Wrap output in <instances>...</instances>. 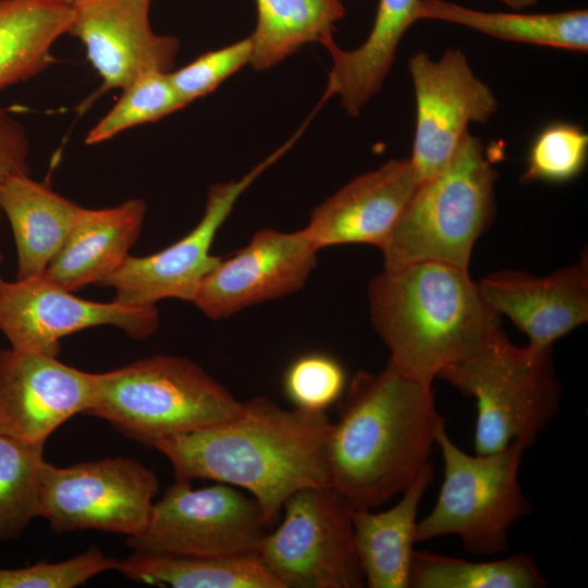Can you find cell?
Here are the masks:
<instances>
[{
  "mask_svg": "<svg viewBox=\"0 0 588 588\" xmlns=\"http://www.w3.org/2000/svg\"><path fill=\"white\" fill-rule=\"evenodd\" d=\"M326 412L284 408L268 396L243 402L241 412L216 426L160 440L175 480L208 479L249 493L275 523L284 502L308 487L330 486Z\"/></svg>",
  "mask_w": 588,
  "mask_h": 588,
  "instance_id": "cell-1",
  "label": "cell"
},
{
  "mask_svg": "<svg viewBox=\"0 0 588 588\" xmlns=\"http://www.w3.org/2000/svg\"><path fill=\"white\" fill-rule=\"evenodd\" d=\"M339 400L327 445L330 486L354 509H376L401 494L430 462L439 428L430 385L390 364L358 371Z\"/></svg>",
  "mask_w": 588,
  "mask_h": 588,
  "instance_id": "cell-2",
  "label": "cell"
},
{
  "mask_svg": "<svg viewBox=\"0 0 588 588\" xmlns=\"http://www.w3.org/2000/svg\"><path fill=\"white\" fill-rule=\"evenodd\" d=\"M370 319L389 363L426 385L482 350L501 329L468 270L438 261L383 269L368 287Z\"/></svg>",
  "mask_w": 588,
  "mask_h": 588,
  "instance_id": "cell-3",
  "label": "cell"
},
{
  "mask_svg": "<svg viewBox=\"0 0 588 588\" xmlns=\"http://www.w3.org/2000/svg\"><path fill=\"white\" fill-rule=\"evenodd\" d=\"M243 407L193 360L171 355L142 358L94 373L85 415L109 422L124 437L155 446L166 438L209 428Z\"/></svg>",
  "mask_w": 588,
  "mask_h": 588,
  "instance_id": "cell-4",
  "label": "cell"
},
{
  "mask_svg": "<svg viewBox=\"0 0 588 588\" xmlns=\"http://www.w3.org/2000/svg\"><path fill=\"white\" fill-rule=\"evenodd\" d=\"M497 180L483 143L466 131L448 164L411 194L380 247L383 269L438 261L468 270L494 216Z\"/></svg>",
  "mask_w": 588,
  "mask_h": 588,
  "instance_id": "cell-5",
  "label": "cell"
},
{
  "mask_svg": "<svg viewBox=\"0 0 588 588\" xmlns=\"http://www.w3.org/2000/svg\"><path fill=\"white\" fill-rule=\"evenodd\" d=\"M437 378L476 400L477 454L501 451L515 440L530 446L560 412L552 347H518L501 329L477 354Z\"/></svg>",
  "mask_w": 588,
  "mask_h": 588,
  "instance_id": "cell-6",
  "label": "cell"
},
{
  "mask_svg": "<svg viewBox=\"0 0 588 588\" xmlns=\"http://www.w3.org/2000/svg\"><path fill=\"white\" fill-rule=\"evenodd\" d=\"M436 444L443 461V480L432 510L417 522L416 541L455 535L474 555L503 553L511 527L532 509L518 482L527 446L515 440L498 452L468 454L452 441L445 424L437 432Z\"/></svg>",
  "mask_w": 588,
  "mask_h": 588,
  "instance_id": "cell-7",
  "label": "cell"
},
{
  "mask_svg": "<svg viewBox=\"0 0 588 588\" xmlns=\"http://www.w3.org/2000/svg\"><path fill=\"white\" fill-rule=\"evenodd\" d=\"M355 509L333 487H308L283 504V518L256 552L282 588H360L353 541Z\"/></svg>",
  "mask_w": 588,
  "mask_h": 588,
  "instance_id": "cell-8",
  "label": "cell"
},
{
  "mask_svg": "<svg viewBox=\"0 0 588 588\" xmlns=\"http://www.w3.org/2000/svg\"><path fill=\"white\" fill-rule=\"evenodd\" d=\"M159 491L157 475L126 457L57 467L44 462L38 516L58 534L100 530L128 537L147 526Z\"/></svg>",
  "mask_w": 588,
  "mask_h": 588,
  "instance_id": "cell-9",
  "label": "cell"
},
{
  "mask_svg": "<svg viewBox=\"0 0 588 588\" xmlns=\"http://www.w3.org/2000/svg\"><path fill=\"white\" fill-rule=\"evenodd\" d=\"M271 526L256 499L236 487L193 488L191 481L175 480L154 503L146 528L126 544L160 554L237 555L256 552Z\"/></svg>",
  "mask_w": 588,
  "mask_h": 588,
  "instance_id": "cell-10",
  "label": "cell"
},
{
  "mask_svg": "<svg viewBox=\"0 0 588 588\" xmlns=\"http://www.w3.org/2000/svg\"><path fill=\"white\" fill-rule=\"evenodd\" d=\"M299 135L297 132L240 180L211 185L204 215L186 235L149 256H127L121 267L100 285L112 287L113 301L128 306H156L164 298L192 303L205 278L222 259L211 255L210 248L238 197Z\"/></svg>",
  "mask_w": 588,
  "mask_h": 588,
  "instance_id": "cell-11",
  "label": "cell"
},
{
  "mask_svg": "<svg viewBox=\"0 0 588 588\" xmlns=\"http://www.w3.org/2000/svg\"><path fill=\"white\" fill-rule=\"evenodd\" d=\"M158 324L156 306L79 298L45 273L0 284V331L17 350L58 357L61 339L88 328L114 326L144 340Z\"/></svg>",
  "mask_w": 588,
  "mask_h": 588,
  "instance_id": "cell-12",
  "label": "cell"
},
{
  "mask_svg": "<svg viewBox=\"0 0 588 588\" xmlns=\"http://www.w3.org/2000/svg\"><path fill=\"white\" fill-rule=\"evenodd\" d=\"M408 70L416 99L409 161L420 182L448 164L469 123L490 120L498 110V100L460 49H448L437 61L418 51L411 57Z\"/></svg>",
  "mask_w": 588,
  "mask_h": 588,
  "instance_id": "cell-13",
  "label": "cell"
},
{
  "mask_svg": "<svg viewBox=\"0 0 588 588\" xmlns=\"http://www.w3.org/2000/svg\"><path fill=\"white\" fill-rule=\"evenodd\" d=\"M318 248L305 229H262L205 278L192 302L219 320L301 290L317 264Z\"/></svg>",
  "mask_w": 588,
  "mask_h": 588,
  "instance_id": "cell-14",
  "label": "cell"
},
{
  "mask_svg": "<svg viewBox=\"0 0 588 588\" xmlns=\"http://www.w3.org/2000/svg\"><path fill=\"white\" fill-rule=\"evenodd\" d=\"M94 372L58 357L14 347L0 350V437L45 444L91 401Z\"/></svg>",
  "mask_w": 588,
  "mask_h": 588,
  "instance_id": "cell-15",
  "label": "cell"
},
{
  "mask_svg": "<svg viewBox=\"0 0 588 588\" xmlns=\"http://www.w3.org/2000/svg\"><path fill=\"white\" fill-rule=\"evenodd\" d=\"M150 1L76 0L71 7L68 33L83 42L102 81L97 95L123 89L145 74L172 71L180 41L152 30Z\"/></svg>",
  "mask_w": 588,
  "mask_h": 588,
  "instance_id": "cell-16",
  "label": "cell"
},
{
  "mask_svg": "<svg viewBox=\"0 0 588 588\" xmlns=\"http://www.w3.org/2000/svg\"><path fill=\"white\" fill-rule=\"evenodd\" d=\"M487 305L506 315L528 338V346L552 344L588 320V258L546 277L502 270L477 282Z\"/></svg>",
  "mask_w": 588,
  "mask_h": 588,
  "instance_id": "cell-17",
  "label": "cell"
},
{
  "mask_svg": "<svg viewBox=\"0 0 588 588\" xmlns=\"http://www.w3.org/2000/svg\"><path fill=\"white\" fill-rule=\"evenodd\" d=\"M408 159H391L317 206L305 229L318 249L370 244L379 249L417 185Z\"/></svg>",
  "mask_w": 588,
  "mask_h": 588,
  "instance_id": "cell-18",
  "label": "cell"
},
{
  "mask_svg": "<svg viewBox=\"0 0 588 588\" xmlns=\"http://www.w3.org/2000/svg\"><path fill=\"white\" fill-rule=\"evenodd\" d=\"M146 204L132 198L113 207H82L65 243L45 274L66 291L100 284L130 256L146 215Z\"/></svg>",
  "mask_w": 588,
  "mask_h": 588,
  "instance_id": "cell-19",
  "label": "cell"
},
{
  "mask_svg": "<svg viewBox=\"0 0 588 588\" xmlns=\"http://www.w3.org/2000/svg\"><path fill=\"white\" fill-rule=\"evenodd\" d=\"M433 475L434 467L429 462L392 507L381 512L353 511V541L365 586L408 588L417 542V513Z\"/></svg>",
  "mask_w": 588,
  "mask_h": 588,
  "instance_id": "cell-20",
  "label": "cell"
},
{
  "mask_svg": "<svg viewBox=\"0 0 588 588\" xmlns=\"http://www.w3.org/2000/svg\"><path fill=\"white\" fill-rule=\"evenodd\" d=\"M419 3L420 0H379L370 34L354 50L339 48L333 36L323 40L332 66L321 100L338 95L345 111L357 117L381 89L403 35L418 20Z\"/></svg>",
  "mask_w": 588,
  "mask_h": 588,
  "instance_id": "cell-21",
  "label": "cell"
},
{
  "mask_svg": "<svg viewBox=\"0 0 588 588\" xmlns=\"http://www.w3.org/2000/svg\"><path fill=\"white\" fill-rule=\"evenodd\" d=\"M81 209L29 174H14L0 183V210L10 222L16 246V279L45 273Z\"/></svg>",
  "mask_w": 588,
  "mask_h": 588,
  "instance_id": "cell-22",
  "label": "cell"
},
{
  "mask_svg": "<svg viewBox=\"0 0 588 588\" xmlns=\"http://www.w3.org/2000/svg\"><path fill=\"white\" fill-rule=\"evenodd\" d=\"M72 8L51 0H0V93L45 71L69 32Z\"/></svg>",
  "mask_w": 588,
  "mask_h": 588,
  "instance_id": "cell-23",
  "label": "cell"
},
{
  "mask_svg": "<svg viewBox=\"0 0 588 588\" xmlns=\"http://www.w3.org/2000/svg\"><path fill=\"white\" fill-rule=\"evenodd\" d=\"M117 571L149 585L174 588H282L257 552L229 556L133 551Z\"/></svg>",
  "mask_w": 588,
  "mask_h": 588,
  "instance_id": "cell-24",
  "label": "cell"
},
{
  "mask_svg": "<svg viewBox=\"0 0 588 588\" xmlns=\"http://www.w3.org/2000/svg\"><path fill=\"white\" fill-rule=\"evenodd\" d=\"M418 20L460 24L489 36L579 52L588 50V11L524 14L482 12L444 0H420Z\"/></svg>",
  "mask_w": 588,
  "mask_h": 588,
  "instance_id": "cell-25",
  "label": "cell"
},
{
  "mask_svg": "<svg viewBox=\"0 0 588 588\" xmlns=\"http://www.w3.org/2000/svg\"><path fill=\"white\" fill-rule=\"evenodd\" d=\"M257 24L249 36L250 65L270 69L304 45L331 37L345 9L340 0H256Z\"/></svg>",
  "mask_w": 588,
  "mask_h": 588,
  "instance_id": "cell-26",
  "label": "cell"
},
{
  "mask_svg": "<svg viewBox=\"0 0 588 588\" xmlns=\"http://www.w3.org/2000/svg\"><path fill=\"white\" fill-rule=\"evenodd\" d=\"M547 585L526 554L489 561H467L415 551L408 588H540Z\"/></svg>",
  "mask_w": 588,
  "mask_h": 588,
  "instance_id": "cell-27",
  "label": "cell"
},
{
  "mask_svg": "<svg viewBox=\"0 0 588 588\" xmlns=\"http://www.w3.org/2000/svg\"><path fill=\"white\" fill-rule=\"evenodd\" d=\"M45 444L0 437V542L19 538L38 516Z\"/></svg>",
  "mask_w": 588,
  "mask_h": 588,
  "instance_id": "cell-28",
  "label": "cell"
},
{
  "mask_svg": "<svg viewBox=\"0 0 588 588\" xmlns=\"http://www.w3.org/2000/svg\"><path fill=\"white\" fill-rule=\"evenodd\" d=\"M185 106L169 73L145 74L122 89L117 103L88 132L85 143L106 142L125 130L158 121Z\"/></svg>",
  "mask_w": 588,
  "mask_h": 588,
  "instance_id": "cell-29",
  "label": "cell"
},
{
  "mask_svg": "<svg viewBox=\"0 0 588 588\" xmlns=\"http://www.w3.org/2000/svg\"><path fill=\"white\" fill-rule=\"evenodd\" d=\"M588 135L566 122L547 125L535 137L523 182L561 183L576 177L587 160Z\"/></svg>",
  "mask_w": 588,
  "mask_h": 588,
  "instance_id": "cell-30",
  "label": "cell"
},
{
  "mask_svg": "<svg viewBox=\"0 0 588 588\" xmlns=\"http://www.w3.org/2000/svg\"><path fill=\"white\" fill-rule=\"evenodd\" d=\"M346 389L342 364L333 356L313 352L295 358L283 376V390L293 407L319 413L339 401Z\"/></svg>",
  "mask_w": 588,
  "mask_h": 588,
  "instance_id": "cell-31",
  "label": "cell"
},
{
  "mask_svg": "<svg viewBox=\"0 0 588 588\" xmlns=\"http://www.w3.org/2000/svg\"><path fill=\"white\" fill-rule=\"evenodd\" d=\"M118 562L91 546L61 562L40 561L19 568L0 567V588H74L103 572L115 569Z\"/></svg>",
  "mask_w": 588,
  "mask_h": 588,
  "instance_id": "cell-32",
  "label": "cell"
},
{
  "mask_svg": "<svg viewBox=\"0 0 588 588\" xmlns=\"http://www.w3.org/2000/svg\"><path fill=\"white\" fill-rule=\"evenodd\" d=\"M249 37L208 51L191 63L169 72L170 81L185 105L213 91L228 77L250 63Z\"/></svg>",
  "mask_w": 588,
  "mask_h": 588,
  "instance_id": "cell-33",
  "label": "cell"
},
{
  "mask_svg": "<svg viewBox=\"0 0 588 588\" xmlns=\"http://www.w3.org/2000/svg\"><path fill=\"white\" fill-rule=\"evenodd\" d=\"M29 142L23 125L0 111V183L14 174H30ZM2 212L0 210V224Z\"/></svg>",
  "mask_w": 588,
  "mask_h": 588,
  "instance_id": "cell-34",
  "label": "cell"
},
{
  "mask_svg": "<svg viewBox=\"0 0 588 588\" xmlns=\"http://www.w3.org/2000/svg\"><path fill=\"white\" fill-rule=\"evenodd\" d=\"M511 7L514 10H523L531 7L538 2V0H500Z\"/></svg>",
  "mask_w": 588,
  "mask_h": 588,
  "instance_id": "cell-35",
  "label": "cell"
},
{
  "mask_svg": "<svg viewBox=\"0 0 588 588\" xmlns=\"http://www.w3.org/2000/svg\"><path fill=\"white\" fill-rule=\"evenodd\" d=\"M51 1L57 2V3H60V4H64V5L72 7L73 3H74L76 0H51Z\"/></svg>",
  "mask_w": 588,
  "mask_h": 588,
  "instance_id": "cell-36",
  "label": "cell"
},
{
  "mask_svg": "<svg viewBox=\"0 0 588 588\" xmlns=\"http://www.w3.org/2000/svg\"><path fill=\"white\" fill-rule=\"evenodd\" d=\"M2 259H3L2 254L0 252V267H1V264H2ZM2 281H3V279L1 278V274H0V284H1Z\"/></svg>",
  "mask_w": 588,
  "mask_h": 588,
  "instance_id": "cell-37",
  "label": "cell"
}]
</instances>
